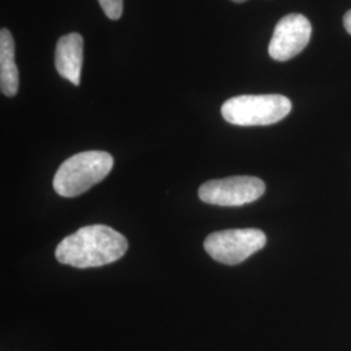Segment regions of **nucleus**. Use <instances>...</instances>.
I'll return each instance as SVG.
<instances>
[{"label": "nucleus", "instance_id": "f257e3e1", "mask_svg": "<svg viewBox=\"0 0 351 351\" xmlns=\"http://www.w3.org/2000/svg\"><path fill=\"white\" fill-rule=\"evenodd\" d=\"M125 237L107 226H88L75 230L58 245V262L75 268H91L111 264L128 250Z\"/></svg>", "mask_w": 351, "mask_h": 351}, {"label": "nucleus", "instance_id": "f03ea898", "mask_svg": "<svg viewBox=\"0 0 351 351\" xmlns=\"http://www.w3.org/2000/svg\"><path fill=\"white\" fill-rule=\"evenodd\" d=\"M113 158L106 151H85L66 159L53 178L55 191L75 198L99 184L112 171Z\"/></svg>", "mask_w": 351, "mask_h": 351}, {"label": "nucleus", "instance_id": "7ed1b4c3", "mask_svg": "<svg viewBox=\"0 0 351 351\" xmlns=\"http://www.w3.org/2000/svg\"><path fill=\"white\" fill-rule=\"evenodd\" d=\"M291 111V101L280 94L239 95L223 104L221 114L229 124L239 126L272 125Z\"/></svg>", "mask_w": 351, "mask_h": 351}, {"label": "nucleus", "instance_id": "20e7f679", "mask_svg": "<svg viewBox=\"0 0 351 351\" xmlns=\"http://www.w3.org/2000/svg\"><path fill=\"white\" fill-rule=\"evenodd\" d=\"M267 237L261 229H228L210 234L204 241V249L219 263L236 265L262 250Z\"/></svg>", "mask_w": 351, "mask_h": 351}, {"label": "nucleus", "instance_id": "39448f33", "mask_svg": "<svg viewBox=\"0 0 351 351\" xmlns=\"http://www.w3.org/2000/svg\"><path fill=\"white\" fill-rule=\"evenodd\" d=\"M265 191V184L252 176H234L221 180H211L202 185L199 199L208 204L239 207L258 201Z\"/></svg>", "mask_w": 351, "mask_h": 351}, {"label": "nucleus", "instance_id": "423d86ee", "mask_svg": "<svg viewBox=\"0 0 351 351\" xmlns=\"http://www.w3.org/2000/svg\"><path fill=\"white\" fill-rule=\"evenodd\" d=\"M311 33V24L303 14L290 13L282 17L269 42V56L276 62H288L295 58L308 45Z\"/></svg>", "mask_w": 351, "mask_h": 351}, {"label": "nucleus", "instance_id": "0eeeda50", "mask_svg": "<svg viewBox=\"0 0 351 351\" xmlns=\"http://www.w3.org/2000/svg\"><path fill=\"white\" fill-rule=\"evenodd\" d=\"M84 62V38L78 33H69L56 45L55 66L58 73L75 86L80 85Z\"/></svg>", "mask_w": 351, "mask_h": 351}, {"label": "nucleus", "instance_id": "6e6552de", "mask_svg": "<svg viewBox=\"0 0 351 351\" xmlns=\"http://www.w3.org/2000/svg\"><path fill=\"white\" fill-rule=\"evenodd\" d=\"M0 88L7 97H14L19 91V71L14 62V42L7 29L0 32Z\"/></svg>", "mask_w": 351, "mask_h": 351}, {"label": "nucleus", "instance_id": "1a4fd4ad", "mask_svg": "<svg viewBox=\"0 0 351 351\" xmlns=\"http://www.w3.org/2000/svg\"><path fill=\"white\" fill-rule=\"evenodd\" d=\"M103 12L110 20H119L123 16V0H98Z\"/></svg>", "mask_w": 351, "mask_h": 351}, {"label": "nucleus", "instance_id": "9d476101", "mask_svg": "<svg viewBox=\"0 0 351 351\" xmlns=\"http://www.w3.org/2000/svg\"><path fill=\"white\" fill-rule=\"evenodd\" d=\"M343 26H345L346 32L351 34V10L343 16Z\"/></svg>", "mask_w": 351, "mask_h": 351}, {"label": "nucleus", "instance_id": "9b49d317", "mask_svg": "<svg viewBox=\"0 0 351 351\" xmlns=\"http://www.w3.org/2000/svg\"><path fill=\"white\" fill-rule=\"evenodd\" d=\"M232 1H234V3H243V1H246V0H232Z\"/></svg>", "mask_w": 351, "mask_h": 351}]
</instances>
